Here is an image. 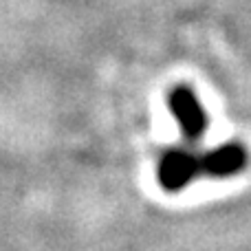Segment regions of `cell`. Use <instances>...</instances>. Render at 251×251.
I'll return each instance as SVG.
<instances>
[{"mask_svg":"<svg viewBox=\"0 0 251 251\" xmlns=\"http://www.w3.org/2000/svg\"><path fill=\"white\" fill-rule=\"evenodd\" d=\"M249 163L247 148L240 143H225L221 148L201 154V172L203 176L212 178H227L243 172Z\"/></svg>","mask_w":251,"mask_h":251,"instance_id":"cell-3","label":"cell"},{"mask_svg":"<svg viewBox=\"0 0 251 251\" xmlns=\"http://www.w3.org/2000/svg\"><path fill=\"white\" fill-rule=\"evenodd\" d=\"M168 104L172 115L176 117L178 126L183 130V137L190 143H196L203 139L207 130V113L201 106L199 97L187 86H176L168 97Z\"/></svg>","mask_w":251,"mask_h":251,"instance_id":"cell-2","label":"cell"},{"mask_svg":"<svg viewBox=\"0 0 251 251\" xmlns=\"http://www.w3.org/2000/svg\"><path fill=\"white\" fill-rule=\"evenodd\" d=\"M159 183L165 192H181L187 187L196 176H203L201 172V154H194L190 150L172 148L159 161L156 170Z\"/></svg>","mask_w":251,"mask_h":251,"instance_id":"cell-1","label":"cell"}]
</instances>
